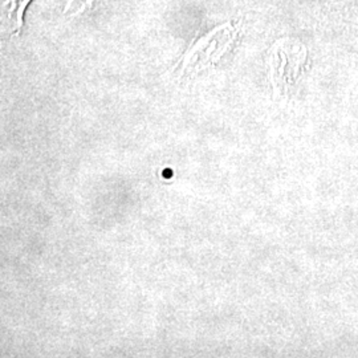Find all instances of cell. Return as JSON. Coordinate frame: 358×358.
Masks as SVG:
<instances>
[{
    "label": "cell",
    "instance_id": "obj_1",
    "mask_svg": "<svg viewBox=\"0 0 358 358\" xmlns=\"http://www.w3.org/2000/svg\"><path fill=\"white\" fill-rule=\"evenodd\" d=\"M32 0H1V8L6 13L11 35H20L24 26V13Z\"/></svg>",
    "mask_w": 358,
    "mask_h": 358
},
{
    "label": "cell",
    "instance_id": "obj_2",
    "mask_svg": "<svg viewBox=\"0 0 358 358\" xmlns=\"http://www.w3.org/2000/svg\"><path fill=\"white\" fill-rule=\"evenodd\" d=\"M100 1L101 0H66L64 13L77 17L92 11Z\"/></svg>",
    "mask_w": 358,
    "mask_h": 358
}]
</instances>
